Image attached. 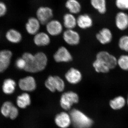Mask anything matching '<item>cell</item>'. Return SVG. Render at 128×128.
Listing matches in <instances>:
<instances>
[{"label":"cell","mask_w":128,"mask_h":128,"mask_svg":"<svg viewBox=\"0 0 128 128\" xmlns=\"http://www.w3.org/2000/svg\"><path fill=\"white\" fill-rule=\"evenodd\" d=\"M22 57L26 63L24 70L29 73H36L43 71L48 64V57L43 52H38L34 55L31 53L25 52Z\"/></svg>","instance_id":"obj_1"},{"label":"cell","mask_w":128,"mask_h":128,"mask_svg":"<svg viewBox=\"0 0 128 128\" xmlns=\"http://www.w3.org/2000/svg\"><path fill=\"white\" fill-rule=\"evenodd\" d=\"M70 114L75 128H91L94 124L92 119L78 109H72Z\"/></svg>","instance_id":"obj_2"},{"label":"cell","mask_w":128,"mask_h":128,"mask_svg":"<svg viewBox=\"0 0 128 128\" xmlns=\"http://www.w3.org/2000/svg\"><path fill=\"white\" fill-rule=\"evenodd\" d=\"M96 60L110 70L115 68L117 66V58L105 50H102L98 53Z\"/></svg>","instance_id":"obj_3"},{"label":"cell","mask_w":128,"mask_h":128,"mask_svg":"<svg viewBox=\"0 0 128 128\" xmlns=\"http://www.w3.org/2000/svg\"><path fill=\"white\" fill-rule=\"evenodd\" d=\"M44 86L52 92H54L56 91L62 92L65 88V83L64 80L57 76H48L44 82Z\"/></svg>","instance_id":"obj_4"},{"label":"cell","mask_w":128,"mask_h":128,"mask_svg":"<svg viewBox=\"0 0 128 128\" xmlns=\"http://www.w3.org/2000/svg\"><path fill=\"white\" fill-rule=\"evenodd\" d=\"M79 101L78 94L75 92L70 91L62 94L60 100V104L62 108L68 110L71 108L73 104L78 103Z\"/></svg>","instance_id":"obj_5"},{"label":"cell","mask_w":128,"mask_h":128,"mask_svg":"<svg viewBox=\"0 0 128 128\" xmlns=\"http://www.w3.org/2000/svg\"><path fill=\"white\" fill-rule=\"evenodd\" d=\"M36 17L39 21L41 25H46L48 22L53 19L54 11L48 6H40L37 9Z\"/></svg>","instance_id":"obj_6"},{"label":"cell","mask_w":128,"mask_h":128,"mask_svg":"<svg viewBox=\"0 0 128 128\" xmlns=\"http://www.w3.org/2000/svg\"><path fill=\"white\" fill-rule=\"evenodd\" d=\"M54 60L57 63H68L73 60V56L67 48L61 46L54 55Z\"/></svg>","instance_id":"obj_7"},{"label":"cell","mask_w":128,"mask_h":128,"mask_svg":"<svg viewBox=\"0 0 128 128\" xmlns=\"http://www.w3.org/2000/svg\"><path fill=\"white\" fill-rule=\"evenodd\" d=\"M45 25L48 34L51 36H58L63 32V24L57 19H52Z\"/></svg>","instance_id":"obj_8"},{"label":"cell","mask_w":128,"mask_h":128,"mask_svg":"<svg viewBox=\"0 0 128 128\" xmlns=\"http://www.w3.org/2000/svg\"><path fill=\"white\" fill-rule=\"evenodd\" d=\"M64 41L70 46H76L80 43V34L74 29H66L63 33Z\"/></svg>","instance_id":"obj_9"},{"label":"cell","mask_w":128,"mask_h":128,"mask_svg":"<svg viewBox=\"0 0 128 128\" xmlns=\"http://www.w3.org/2000/svg\"><path fill=\"white\" fill-rule=\"evenodd\" d=\"M18 84L21 90L26 92L34 91L37 87L36 80L32 76H28L20 79Z\"/></svg>","instance_id":"obj_10"},{"label":"cell","mask_w":128,"mask_h":128,"mask_svg":"<svg viewBox=\"0 0 128 128\" xmlns=\"http://www.w3.org/2000/svg\"><path fill=\"white\" fill-rule=\"evenodd\" d=\"M65 78L69 83L75 85L80 82L82 79V74L78 69L71 68L65 73Z\"/></svg>","instance_id":"obj_11"},{"label":"cell","mask_w":128,"mask_h":128,"mask_svg":"<svg viewBox=\"0 0 128 128\" xmlns=\"http://www.w3.org/2000/svg\"><path fill=\"white\" fill-rule=\"evenodd\" d=\"M97 40L102 45L111 42L113 38V34L111 30L107 28H103L96 34Z\"/></svg>","instance_id":"obj_12"},{"label":"cell","mask_w":128,"mask_h":128,"mask_svg":"<svg viewBox=\"0 0 128 128\" xmlns=\"http://www.w3.org/2000/svg\"><path fill=\"white\" fill-rule=\"evenodd\" d=\"M54 122L56 125L60 128H67L72 124L71 118L70 114L62 112L56 115Z\"/></svg>","instance_id":"obj_13"},{"label":"cell","mask_w":128,"mask_h":128,"mask_svg":"<svg viewBox=\"0 0 128 128\" xmlns=\"http://www.w3.org/2000/svg\"><path fill=\"white\" fill-rule=\"evenodd\" d=\"M115 24L118 30L124 31L128 28V14L124 12H118L115 18Z\"/></svg>","instance_id":"obj_14"},{"label":"cell","mask_w":128,"mask_h":128,"mask_svg":"<svg viewBox=\"0 0 128 128\" xmlns=\"http://www.w3.org/2000/svg\"><path fill=\"white\" fill-rule=\"evenodd\" d=\"M41 25L36 18L31 17L28 18L26 23L25 28L28 34L34 35L39 32Z\"/></svg>","instance_id":"obj_15"},{"label":"cell","mask_w":128,"mask_h":128,"mask_svg":"<svg viewBox=\"0 0 128 128\" xmlns=\"http://www.w3.org/2000/svg\"><path fill=\"white\" fill-rule=\"evenodd\" d=\"M77 18V26L82 30L91 28L93 25V20L89 14L84 13L80 14Z\"/></svg>","instance_id":"obj_16"},{"label":"cell","mask_w":128,"mask_h":128,"mask_svg":"<svg viewBox=\"0 0 128 128\" xmlns=\"http://www.w3.org/2000/svg\"><path fill=\"white\" fill-rule=\"evenodd\" d=\"M64 6L68 12L74 15L79 14L82 9L81 4L78 0H66Z\"/></svg>","instance_id":"obj_17"},{"label":"cell","mask_w":128,"mask_h":128,"mask_svg":"<svg viewBox=\"0 0 128 128\" xmlns=\"http://www.w3.org/2000/svg\"><path fill=\"white\" fill-rule=\"evenodd\" d=\"M34 42L38 46H44L50 44V39L49 35L44 32H38L34 35Z\"/></svg>","instance_id":"obj_18"},{"label":"cell","mask_w":128,"mask_h":128,"mask_svg":"<svg viewBox=\"0 0 128 128\" xmlns=\"http://www.w3.org/2000/svg\"><path fill=\"white\" fill-rule=\"evenodd\" d=\"M62 24L66 29H74L77 26V18L75 15L67 12L63 16Z\"/></svg>","instance_id":"obj_19"},{"label":"cell","mask_w":128,"mask_h":128,"mask_svg":"<svg viewBox=\"0 0 128 128\" xmlns=\"http://www.w3.org/2000/svg\"><path fill=\"white\" fill-rule=\"evenodd\" d=\"M126 100L123 96H116L109 101L110 108L114 110H118L123 108L126 105Z\"/></svg>","instance_id":"obj_20"},{"label":"cell","mask_w":128,"mask_h":128,"mask_svg":"<svg viewBox=\"0 0 128 128\" xmlns=\"http://www.w3.org/2000/svg\"><path fill=\"white\" fill-rule=\"evenodd\" d=\"M90 4L100 14H105L107 11L106 0H90Z\"/></svg>","instance_id":"obj_21"},{"label":"cell","mask_w":128,"mask_h":128,"mask_svg":"<svg viewBox=\"0 0 128 128\" xmlns=\"http://www.w3.org/2000/svg\"><path fill=\"white\" fill-rule=\"evenodd\" d=\"M6 38L10 42L17 44L20 42L22 36L18 31L15 29H11L8 30L6 32Z\"/></svg>","instance_id":"obj_22"},{"label":"cell","mask_w":128,"mask_h":128,"mask_svg":"<svg viewBox=\"0 0 128 128\" xmlns=\"http://www.w3.org/2000/svg\"><path fill=\"white\" fill-rule=\"evenodd\" d=\"M31 103V97L29 94L24 92L18 96L17 98L16 104L18 107L21 108H26Z\"/></svg>","instance_id":"obj_23"},{"label":"cell","mask_w":128,"mask_h":128,"mask_svg":"<svg viewBox=\"0 0 128 128\" xmlns=\"http://www.w3.org/2000/svg\"><path fill=\"white\" fill-rule=\"evenodd\" d=\"M16 86V82L14 80L9 78L6 79L3 82L2 91L6 94H12L15 91Z\"/></svg>","instance_id":"obj_24"},{"label":"cell","mask_w":128,"mask_h":128,"mask_svg":"<svg viewBox=\"0 0 128 128\" xmlns=\"http://www.w3.org/2000/svg\"><path fill=\"white\" fill-rule=\"evenodd\" d=\"M117 66L122 70L128 71V55L122 54L117 59Z\"/></svg>","instance_id":"obj_25"},{"label":"cell","mask_w":128,"mask_h":128,"mask_svg":"<svg viewBox=\"0 0 128 128\" xmlns=\"http://www.w3.org/2000/svg\"><path fill=\"white\" fill-rule=\"evenodd\" d=\"M12 56V53L10 50H1L0 51V62L10 64Z\"/></svg>","instance_id":"obj_26"},{"label":"cell","mask_w":128,"mask_h":128,"mask_svg":"<svg viewBox=\"0 0 128 128\" xmlns=\"http://www.w3.org/2000/svg\"><path fill=\"white\" fill-rule=\"evenodd\" d=\"M14 105L11 102H5L2 104L1 108V112L3 116L5 117H9V114L11 111L12 107Z\"/></svg>","instance_id":"obj_27"},{"label":"cell","mask_w":128,"mask_h":128,"mask_svg":"<svg viewBox=\"0 0 128 128\" xmlns=\"http://www.w3.org/2000/svg\"><path fill=\"white\" fill-rule=\"evenodd\" d=\"M118 46L121 50L128 52V35L120 37L118 41Z\"/></svg>","instance_id":"obj_28"},{"label":"cell","mask_w":128,"mask_h":128,"mask_svg":"<svg viewBox=\"0 0 128 128\" xmlns=\"http://www.w3.org/2000/svg\"><path fill=\"white\" fill-rule=\"evenodd\" d=\"M115 5L121 11L128 10V0H115Z\"/></svg>","instance_id":"obj_29"},{"label":"cell","mask_w":128,"mask_h":128,"mask_svg":"<svg viewBox=\"0 0 128 128\" xmlns=\"http://www.w3.org/2000/svg\"><path fill=\"white\" fill-rule=\"evenodd\" d=\"M16 65L17 68L20 70H24L26 67V63L23 58H18L16 60Z\"/></svg>","instance_id":"obj_30"},{"label":"cell","mask_w":128,"mask_h":128,"mask_svg":"<svg viewBox=\"0 0 128 128\" xmlns=\"http://www.w3.org/2000/svg\"><path fill=\"white\" fill-rule=\"evenodd\" d=\"M18 114V108L14 105L12 107L11 111L9 114V117L11 119L14 120L16 119V118L17 117Z\"/></svg>","instance_id":"obj_31"},{"label":"cell","mask_w":128,"mask_h":128,"mask_svg":"<svg viewBox=\"0 0 128 128\" xmlns=\"http://www.w3.org/2000/svg\"><path fill=\"white\" fill-rule=\"evenodd\" d=\"M7 8L4 2H0V17L3 16L6 14Z\"/></svg>","instance_id":"obj_32"},{"label":"cell","mask_w":128,"mask_h":128,"mask_svg":"<svg viewBox=\"0 0 128 128\" xmlns=\"http://www.w3.org/2000/svg\"><path fill=\"white\" fill-rule=\"evenodd\" d=\"M9 64H8V63L0 62V73L5 71L8 68Z\"/></svg>","instance_id":"obj_33"},{"label":"cell","mask_w":128,"mask_h":128,"mask_svg":"<svg viewBox=\"0 0 128 128\" xmlns=\"http://www.w3.org/2000/svg\"><path fill=\"white\" fill-rule=\"evenodd\" d=\"M126 103L127 104L128 106V97H127V100H126Z\"/></svg>","instance_id":"obj_34"}]
</instances>
